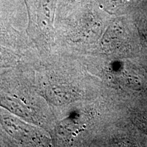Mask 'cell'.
I'll list each match as a JSON object with an SVG mask.
<instances>
[{"instance_id":"cell-1","label":"cell","mask_w":147,"mask_h":147,"mask_svg":"<svg viewBox=\"0 0 147 147\" xmlns=\"http://www.w3.org/2000/svg\"><path fill=\"white\" fill-rule=\"evenodd\" d=\"M146 128H147V125H146Z\"/></svg>"}]
</instances>
